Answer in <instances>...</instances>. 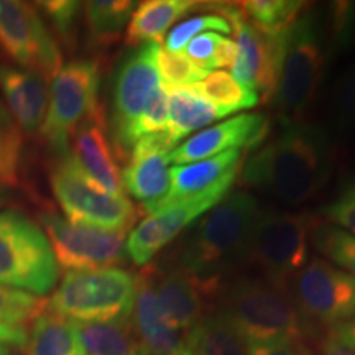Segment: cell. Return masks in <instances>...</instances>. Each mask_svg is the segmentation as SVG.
Returning <instances> with one entry per match:
<instances>
[{"instance_id":"1","label":"cell","mask_w":355,"mask_h":355,"mask_svg":"<svg viewBox=\"0 0 355 355\" xmlns=\"http://www.w3.org/2000/svg\"><path fill=\"white\" fill-rule=\"evenodd\" d=\"M332 168L329 130L318 123L286 122L277 137L247 159L242 181L286 206H300L327 184Z\"/></svg>"},{"instance_id":"2","label":"cell","mask_w":355,"mask_h":355,"mask_svg":"<svg viewBox=\"0 0 355 355\" xmlns=\"http://www.w3.org/2000/svg\"><path fill=\"white\" fill-rule=\"evenodd\" d=\"M331 46L316 10L298 19L273 38V71L268 99L282 123L300 121L321 84Z\"/></svg>"},{"instance_id":"3","label":"cell","mask_w":355,"mask_h":355,"mask_svg":"<svg viewBox=\"0 0 355 355\" xmlns=\"http://www.w3.org/2000/svg\"><path fill=\"white\" fill-rule=\"evenodd\" d=\"M260 207L245 191L229 193L196 222L181 243L180 263L201 285L212 282L241 260L247 259L248 243Z\"/></svg>"},{"instance_id":"4","label":"cell","mask_w":355,"mask_h":355,"mask_svg":"<svg viewBox=\"0 0 355 355\" xmlns=\"http://www.w3.org/2000/svg\"><path fill=\"white\" fill-rule=\"evenodd\" d=\"M139 277L117 266L68 272L53 291L48 311L73 322L128 321Z\"/></svg>"},{"instance_id":"5","label":"cell","mask_w":355,"mask_h":355,"mask_svg":"<svg viewBox=\"0 0 355 355\" xmlns=\"http://www.w3.org/2000/svg\"><path fill=\"white\" fill-rule=\"evenodd\" d=\"M222 313L237 326L247 343L303 340L308 334V322L295 301L283 290L260 279H237L225 295Z\"/></svg>"},{"instance_id":"6","label":"cell","mask_w":355,"mask_h":355,"mask_svg":"<svg viewBox=\"0 0 355 355\" xmlns=\"http://www.w3.org/2000/svg\"><path fill=\"white\" fill-rule=\"evenodd\" d=\"M58 277L60 266L44 230L20 212H0V285L44 296Z\"/></svg>"},{"instance_id":"7","label":"cell","mask_w":355,"mask_h":355,"mask_svg":"<svg viewBox=\"0 0 355 355\" xmlns=\"http://www.w3.org/2000/svg\"><path fill=\"white\" fill-rule=\"evenodd\" d=\"M311 219L263 209L257 216L247 259L259 266L270 285L285 290L309 261Z\"/></svg>"},{"instance_id":"8","label":"cell","mask_w":355,"mask_h":355,"mask_svg":"<svg viewBox=\"0 0 355 355\" xmlns=\"http://www.w3.org/2000/svg\"><path fill=\"white\" fill-rule=\"evenodd\" d=\"M99 64L92 60H74L61 66L53 78L42 137L53 153L64 158L74 132L99 107Z\"/></svg>"},{"instance_id":"9","label":"cell","mask_w":355,"mask_h":355,"mask_svg":"<svg viewBox=\"0 0 355 355\" xmlns=\"http://www.w3.org/2000/svg\"><path fill=\"white\" fill-rule=\"evenodd\" d=\"M51 188L68 220L87 227L125 232L135 222V207L125 194L115 196L84 173L71 155L51 173Z\"/></svg>"},{"instance_id":"10","label":"cell","mask_w":355,"mask_h":355,"mask_svg":"<svg viewBox=\"0 0 355 355\" xmlns=\"http://www.w3.org/2000/svg\"><path fill=\"white\" fill-rule=\"evenodd\" d=\"M155 43L140 44L121 64L112 89L110 130L117 155L128 158L135 145L133 130L145 112L155 92L162 86V79L155 64Z\"/></svg>"},{"instance_id":"11","label":"cell","mask_w":355,"mask_h":355,"mask_svg":"<svg viewBox=\"0 0 355 355\" xmlns=\"http://www.w3.org/2000/svg\"><path fill=\"white\" fill-rule=\"evenodd\" d=\"M291 286L303 318L322 329L355 318V278L327 260H309Z\"/></svg>"},{"instance_id":"12","label":"cell","mask_w":355,"mask_h":355,"mask_svg":"<svg viewBox=\"0 0 355 355\" xmlns=\"http://www.w3.org/2000/svg\"><path fill=\"white\" fill-rule=\"evenodd\" d=\"M0 48L21 68L53 79L63 56L37 8L19 0H0Z\"/></svg>"},{"instance_id":"13","label":"cell","mask_w":355,"mask_h":355,"mask_svg":"<svg viewBox=\"0 0 355 355\" xmlns=\"http://www.w3.org/2000/svg\"><path fill=\"white\" fill-rule=\"evenodd\" d=\"M239 168L227 173L216 186L196 196L171 204L165 209L150 214L132 230L125 242V252L135 265L144 266L168 245L178 234L199 216L206 214L230 193Z\"/></svg>"},{"instance_id":"14","label":"cell","mask_w":355,"mask_h":355,"mask_svg":"<svg viewBox=\"0 0 355 355\" xmlns=\"http://www.w3.org/2000/svg\"><path fill=\"white\" fill-rule=\"evenodd\" d=\"M42 224L58 266L68 272L107 268L125 255V232L73 224L51 212L42 214Z\"/></svg>"},{"instance_id":"15","label":"cell","mask_w":355,"mask_h":355,"mask_svg":"<svg viewBox=\"0 0 355 355\" xmlns=\"http://www.w3.org/2000/svg\"><path fill=\"white\" fill-rule=\"evenodd\" d=\"M171 145L166 132L141 137L128 155V163L121 173L122 189L144 204L148 212L166 198L170 191Z\"/></svg>"},{"instance_id":"16","label":"cell","mask_w":355,"mask_h":355,"mask_svg":"<svg viewBox=\"0 0 355 355\" xmlns=\"http://www.w3.org/2000/svg\"><path fill=\"white\" fill-rule=\"evenodd\" d=\"M220 15L232 26L237 37V56L232 64V78L255 94L268 96L272 87L273 71V38L260 33L247 17L242 7L225 6Z\"/></svg>"},{"instance_id":"17","label":"cell","mask_w":355,"mask_h":355,"mask_svg":"<svg viewBox=\"0 0 355 355\" xmlns=\"http://www.w3.org/2000/svg\"><path fill=\"white\" fill-rule=\"evenodd\" d=\"M266 122L261 114H245L204 128L196 135L175 146L170 163L175 166L202 162L229 152H241L243 146L254 145L265 133Z\"/></svg>"},{"instance_id":"18","label":"cell","mask_w":355,"mask_h":355,"mask_svg":"<svg viewBox=\"0 0 355 355\" xmlns=\"http://www.w3.org/2000/svg\"><path fill=\"white\" fill-rule=\"evenodd\" d=\"M73 152H69L79 168L97 186L115 196H122V180L117 162L107 139L105 117L99 105L74 132Z\"/></svg>"},{"instance_id":"19","label":"cell","mask_w":355,"mask_h":355,"mask_svg":"<svg viewBox=\"0 0 355 355\" xmlns=\"http://www.w3.org/2000/svg\"><path fill=\"white\" fill-rule=\"evenodd\" d=\"M0 91L21 132L37 133L46 117L48 79L33 71L0 64Z\"/></svg>"},{"instance_id":"20","label":"cell","mask_w":355,"mask_h":355,"mask_svg":"<svg viewBox=\"0 0 355 355\" xmlns=\"http://www.w3.org/2000/svg\"><path fill=\"white\" fill-rule=\"evenodd\" d=\"M132 326L146 354L158 355L178 352L184 347V336L168 324L159 308L153 279L139 278L135 303L132 309Z\"/></svg>"},{"instance_id":"21","label":"cell","mask_w":355,"mask_h":355,"mask_svg":"<svg viewBox=\"0 0 355 355\" xmlns=\"http://www.w3.org/2000/svg\"><path fill=\"white\" fill-rule=\"evenodd\" d=\"M155 293L168 324L186 336L202 319V285L184 270L163 273L153 282Z\"/></svg>"},{"instance_id":"22","label":"cell","mask_w":355,"mask_h":355,"mask_svg":"<svg viewBox=\"0 0 355 355\" xmlns=\"http://www.w3.org/2000/svg\"><path fill=\"white\" fill-rule=\"evenodd\" d=\"M241 152H229L219 157L170 168V191L166 198L148 211V214L165 209L183 199L193 198L216 186L227 173L239 168Z\"/></svg>"},{"instance_id":"23","label":"cell","mask_w":355,"mask_h":355,"mask_svg":"<svg viewBox=\"0 0 355 355\" xmlns=\"http://www.w3.org/2000/svg\"><path fill=\"white\" fill-rule=\"evenodd\" d=\"M198 2L193 0H146L139 3L127 25L128 44L158 43V40L181 17L193 10Z\"/></svg>"},{"instance_id":"24","label":"cell","mask_w":355,"mask_h":355,"mask_svg":"<svg viewBox=\"0 0 355 355\" xmlns=\"http://www.w3.org/2000/svg\"><path fill=\"white\" fill-rule=\"evenodd\" d=\"M191 355H248V343L224 313L202 318L184 336Z\"/></svg>"},{"instance_id":"25","label":"cell","mask_w":355,"mask_h":355,"mask_svg":"<svg viewBox=\"0 0 355 355\" xmlns=\"http://www.w3.org/2000/svg\"><path fill=\"white\" fill-rule=\"evenodd\" d=\"M25 349L26 355H84L76 322L48 309L26 332Z\"/></svg>"},{"instance_id":"26","label":"cell","mask_w":355,"mask_h":355,"mask_svg":"<svg viewBox=\"0 0 355 355\" xmlns=\"http://www.w3.org/2000/svg\"><path fill=\"white\" fill-rule=\"evenodd\" d=\"M84 355H148L130 321L76 322Z\"/></svg>"},{"instance_id":"27","label":"cell","mask_w":355,"mask_h":355,"mask_svg":"<svg viewBox=\"0 0 355 355\" xmlns=\"http://www.w3.org/2000/svg\"><path fill=\"white\" fill-rule=\"evenodd\" d=\"M168 110H170V115H168L166 133L173 146L186 135H189L191 132L209 125L217 119H222L216 107H212L209 102L194 94L188 87L175 89L170 92Z\"/></svg>"},{"instance_id":"28","label":"cell","mask_w":355,"mask_h":355,"mask_svg":"<svg viewBox=\"0 0 355 355\" xmlns=\"http://www.w3.org/2000/svg\"><path fill=\"white\" fill-rule=\"evenodd\" d=\"M188 89L209 102L222 117L252 109L259 104V94L248 91L225 71H211L206 78Z\"/></svg>"},{"instance_id":"29","label":"cell","mask_w":355,"mask_h":355,"mask_svg":"<svg viewBox=\"0 0 355 355\" xmlns=\"http://www.w3.org/2000/svg\"><path fill=\"white\" fill-rule=\"evenodd\" d=\"M91 37L99 43H110L121 37L130 21L135 2L130 0H92L84 3Z\"/></svg>"},{"instance_id":"30","label":"cell","mask_w":355,"mask_h":355,"mask_svg":"<svg viewBox=\"0 0 355 355\" xmlns=\"http://www.w3.org/2000/svg\"><path fill=\"white\" fill-rule=\"evenodd\" d=\"M303 7L304 2L296 0H248L242 12L260 33L275 38L298 19Z\"/></svg>"},{"instance_id":"31","label":"cell","mask_w":355,"mask_h":355,"mask_svg":"<svg viewBox=\"0 0 355 355\" xmlns=\"http://www.w3.org/2000/svg\"><path fill=\"white\" fill-rule=\"evenodd\" d=\"M311 241L321 254L355 278V237L334 224H321L311 230Z\"/></svg>"},{"instance_id":"32","label":"cell","mask_w":355,"mask_h":355,"mask_svg":"<svg viewBox=\"0 0 355 355\" xmlns=\"http://www.w3.org/2000/svg\"><path fill=\"white\" fill-rule=\"evenodd\" d=\"M155 64H157L159 79H162L166 87H189L211 73V71L202 69L201 66L191 61L183 51H168L165 46L159 44V42L157 43V48H155Z\"/></svg>"},{"instance_id":"33","label":"cell","mask_w":355,"mask_h":355,"mask_svg":"<svg viewBox=\"0 0 355 355\" xmlns=\"http://www.w3.org/2000/svg\"><path fill=\"white\" fill-rule=\"evenodd\" d=\"M48 308V301L32 293L13 290L0 285V324L8 327H20L33 322Z\"/></svg>"},{"instance_id":"34","label":"cell","mask_w":355,"mask_h":355,"mask_svg":"<svg viewBox=\"0 0 355 355\" xmlns=\"http://www.w3.org/2000/svg\"><path fill=\"white\" fill-rule=\"evenodd\" d=\"M21 130L12 115L0 104V183L13 186L19 183L21 168Z\"/></svg>"},{"instance_id":"35","label":"cell","mask_w":355,"mask_h":355,"mask_svg":"<svg viewBox=\"0 0 355 355\" xmlns=\"http://www.w3.org/2000/svg\"><path fill=\"white\" fill-rule=\"evenodd\" d=\"M204 32L232 33V26L222 15H198L178 24L175 28L168 33L165 48L168 51L181 53L188 46V43L198 35Z\"/></svg>"},{"instance_id":"36","label":"cell","mask_w":355,"mask_h":355,"mask_svg":"<svg viewBox=\"0 0 355 355\" xmlns=\"http://www.w3.org/2000/svg\"><path fill=\"white\" fill-rule=\"evenodd\" d=\"M334 127L343 133H355V63L337 81L331 99Z\"/></svg>"},{"instance_id":"37","label":"cell","mask_w":355,"mask_h":355,"mask_svg":"<svg viewBox=\"0 0 355 355\" xmlns=\"http://www.w3.org/2000/svg\"><path fill=\"white\" fill-rule=\"evenodd\" d=\"M168 101H170V92H168V87L165 84L162 83V86L158 87L157 92H155L152 101L146 105L145 112L141 114L139 122H137L135 130H133L135 144L141 139V137L150 135V133L166 132L168 115H170Z\"/></svg>"},{"instance_id":"38","label":"cell","mask_w":355,"mask_h":355,"mask_svg":"<svg viewBox=\"0 0 355 355\" xmlns=\"http://www.w3.org/2000/svg\"><path fill=\"white\" fill-rule=\"evenodd\" d=\"M38 7L46 13L56 33L64 42H71V38L74 37L79 12L83 10V3L74 0H48V2H40Z\"/></svg>"},{"instance_id":"39","label":"cell","mask_w":355,"mask_h":355,"mask_svg":"<svg viewBox=\"0 0 355 355\" xmlns=\"http://www.w3.org/2000/svg\"><path fill=\"white\" fill-rule=\"evenodd\" d=\"M355 42V2H339L332 6L329 46L345 50Z\"/></svg>"},{"instance_id":"40","label":"cell","mask_w":355,"mask_h":355,"mask_svg":"<svg viewBox=\"0 0 355 355\" xmlns=\"http://www.w3.org/2000/svg\"><path fill=\"white\" fill-rule=\"evenodd\" d=\"M331 224L347 230L355 237V180L345 183L324 209Z\"/></svg>"},{"instance_id":"41","label":"cell","mask_w":355,"mask_h":355,"mask_svg":"<svg viewBox=\"0 0 355 355\" xmlns=\"http://www.w3.org/2000/svg\"><path fill=\"white\" fill-rule=\"evenodd\" d=\"M321 355H355V318L339 326L322 329L319 337Z\"/></svg>"},{"instance_id":"42","label":"cell","mask_w":355,"mask_h":355,"mask_svg":"<svg viewBox=\"0 0 355 355\" xmlns=\"http://www.w3.org/2000/svg\"><path fill=\"white\" fill-rule=\"evenodd\" d=\"M217 38H219V33H214V32L198 35V37H194L188 43L184 55L188 56L191 61H194L198 66H201L202 69L211 71L209 64H211L212 55H214Z\"/></svg>"},{"instance_id":"43","label":"cell","mask_w":355,"mask_h":355,"mask_svg":"<svg viewBox=\"0 0 355 355\" xmlns=\"http://www.w3.org/2000/svg\"><path fill=\"white\" fill-rule=\"evenodd\" d=\"M248 355H311L303 340L248 343Z\"/></svg>"},{"instance_id":"44","label":"cell","mask_w":355,"mask_h":355,"mask_svg":"<svg viewBox=\"0 0 355 355\" xmlns=\"http://www.w3.org/2000/svg\"><path fill=\"white\" fill-rule=\"evenodd\" d=\"M235 56H237V44L230 38L224 37V35H219L209 69L214 71V68H232Z\"/></svg>"},{"instance_id":"45","label":"cell","mask_w":355,"mask_h":355,"mask_svg":"<svg viewBox=\"0 0 355 355\" xmlns=\"http://www.w3.org/2000/svg\"><path fill=\"white\" fill-rule=\"evenodd\" d=\"M0 343L7 345H25L26 331L20 327H8L0 324Z\"/></svg>"},{"instance_id":"46","label":"cell","mask_w":355,"mask_h":355,"mask_svg":"<svg viewBox=\"0 0 355 355\" xmlns=\"http://www.w3.org/2000/svg\"><path fill=\"white\" fill-rule=\"evenodd\" d=\"M12 199H13V196H12L10 188L0 183V207L7 206L8 202H12Z\"/></svg>"},{"instance_id":"47","label":"cell","mask_w":355,"mask_h":355,"mask_svg":"<svg viewBox=\"0 0 355 355\" xmlns=\"http://www.w3.org/2000/svg\"><path fill=\"white\" fill-rule=\"evenodd\" d=\"M0 355H12L10 349H8V345H7V344L0 343Z\"/></svg>"},{"instance_id":"48","label":"cell","mask_w":355,"mask_h":355,"mask_svg":"<svg viewBox=\"0 0 355 355\" xmlns=\"http://www.w3.org/2000/svg\"><path fill=\"white\" fill-rule=\"evenodd\" d=\"M158 355H191L188 352V349L183 347L181 350H178V352H168V354H158Z\"/></svg>"}]
</instances>
